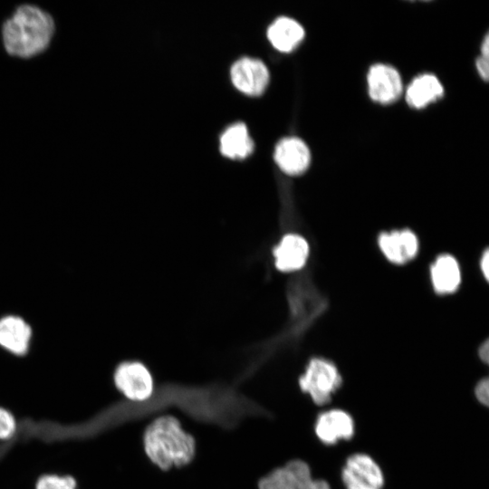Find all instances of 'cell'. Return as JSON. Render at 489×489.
Listing matches in <instances>:
<instances>
[{
  "instance_id": "1",
  "label": "cell",
  "mask_w": 489,
  "mask_h": 489,
  "mask_svg": "<svg viewBox=\"0 0 489 489\" xmlns=\"http://www.w3.org/2000/svg\"><path fill=\"white\" fill-rule=\"evenodd\" d=\"M145 456L158 469L188 465L195 458L197 442L173 415H161L148 424L142 435Z\"/></svg>"
},
{
  "instance_id": "2",
  "label": "cell",
  "mask_w": 489,
  "mask_h": 489,
  "mask_svg": "<svg viewBox=\"0 0 489 489\" xmlns=\"http://www.w3.org/2000/svg\"><path fill=\"white\" fill-rule=\"evenodd\" d=\"M53 32L54 22L48 13L34 5H21L3 25L4 46L13 56L29 58L47 48Z\"/></svg>"
},
{
  "instance_id": "3",
  "label": "cell",
  "mask_w": 489,
  "mask_h": 489,
  "mask_svg": "<svg viewBox=\"0 0 489 489\" xmlns=\"http://www.w3.org/2000/svg\"><path fill=\"white\" fill-rule=\"evenodd\" d=\"M300 389L319 406L329 404L342 384V378L333 362L321 358L311 360L298 380Z\"/></svg>"
},
{
  "instance_id": "4",
  "label": "cell",
  "mask_w": 489,
  "mask_h": 489,
  "mask_svg": "<svg viewBox=\"0 0 489 489\" xmlns=\"http://www.w3.org/2000/svg\"><path fill=\"white\" fill-rule=\"evenodd\" d=\"M340 480L344 489H383L385 486L382 467L364 452L352 453L345 459Z\"/></svg>"
},
{
  "instance_id": "5",
  "label": "cell",
  "mask_w": 489,
  "mask_h": 489,
  "mask_svg": "<svg viewBox=\"0 0 489 489\" xmlns=\"http://www.w3.org/2000/svg\"><path fill=\"white\" fill-rule=\"evenodd\" d=\"M116 389L133 403L149 400L155 390L154 379L149 369L139 361H124L113 374Z\"/></svg>"
},
{
  "instance_id": "6",
  "label": "cell",
  "mask_w": 489,
  "mask_h": 489,
  "mask_svg": "<svg viewBox=\"0 0 489 489\" xmlns=\"http://www.w3.org/2000/svg\"><path fill=\"white\" fill-rule=\"evenodd\" d=\"M313 430L315 436L321 444L331 446L352 439L356 432V423L352 415L347 410L331 408L318 414Z\"/></svg>"
},
{
  "instance_id": "7",
  "label": "cell",
  "mask_w": 489,
  "mask_h": 489,
  "mask_svg": "<svg viewBox=\"0 0 489 489\" xmlns=\"http://www.w3.org/2000/svg\"><path fill=\"white\" fill-rule=\"evenodd\" d=\"M313 478L310 465L294 458L261 477L258 489H303Z\"/></svg>"
},
{
  "instance_id": "8",
  "label": "cell",
  "mask_w": 489,
  "mask_h": 489,
  "mask_svg": "<svg viewBox=\"0 0 489 489\" xmlns=\"http://www.w3.org/2000/svg\"><path fill=\"white\" fill-rule=\"evenodd\" d=\"M231 79L240 91L254 96L261 94L266 88L269 72L262 61L243 57L232 65Z\"/></svg>"
},
{
  "instance_id": "9",
  "label": "cell",
  "mask_w": 489,
  "mask_h": 489,
  "mask_svg": "<svg viewBox=\"0 0 489 489\" xmlns=\"http://www.w3.org/2000/svg\"><path fill=\"white\" fill-rule=\"evenodd\" d=\"M370 97L381 103L396 101L402 91V82L396 69L385 64L373 65L368 74Z\"/></svg>"
},
{
  "instance_id": "10",
  "label": "cell",
  "mask_w": 489,
  "mask_h": 489,
  "mask_svg": "<svg viewBox=\"0 0 489 489\" xmlns=\"http://www.w3.org/2000/svg\"><path fill=\"white\" fill-rule=\"evenodd\" d=\"M306 144L295 137L283 139L275 148L274 159L279 168L289 175L302 173L310 163Z\"/></svg>"
},
{
  "instance_id": "11",
  "label": "cell",
  "mask_w": 489,
  "mask_h": 489,
  "mask_svg": "<svg viewBox=\"0 0 489 489\" xmlns=\"http://www.w3.org/2000/svg\"><path fill=\"white\" fill-rule=\"evenodd\" d=\"M379 244L384 255L396 264L411 260L418 249L417 238L409 230L383 233L379 237Z\"/></svg>"
},
{
  "instance_id": "12",
  "label": "cell",
  "mask_w": 489,
  "mask_h": 489,
  "mask_svg": "<svg viewBox=\"0 0 489 489\" xmlns=\"http://www.w3.org/2000/svg\"><path fill=\"white\" fill-rule=\"evenodd\" d=\"M31 336V327L21 317L8 315L0 319V345L13 354H25Z\"/></svg>"
},
{
  "instance_id": "13",
  "label": "cell",
  "mask_w": 489,
  "mask_h": 489,
  "mask_svg": "<svg viewBox=\"0 0 489 489\" xmlns=\"http://www.w3.org/2000/svg\"><path fill=\"white\" fill-rule=\"evenodd\" d=\"M275 265L283 272L302 268L309 254L306 240L298 235H285L274 250Z\"/></svg>"
},
{
  "instance_id": "14",
  "label": "cell",
  "mask_w": 489,
  "mask_h": 489,
  "mask_svg": "<svg viewBox=\"0 0 489 489\" xmlns=\"http://www.w3.org/2000/svg\"><path fill=\"white\" fill-rule=\"evenodd\" d=\"M431 280L435 291L439 294L455 292L461 282L457 261L451 254L439 255L431 266Z\"/></svg>"
},
{
  "instance_id": "15",
  "label": "cell",
  "mask_w": 489,
  "mask_h": 489,
  "mask_svg": "<svg viewBox=\"0 0 489 489\" xmlns=\"http://www.w3.org/2000/svg\"><path fill=\"white\" fill-rule=\"evenodd\" d=\"M444 88L439 80L430 73L415 78L407 89V101L414 108H423L443 96Z\"/></svg>"
},
{
  "instance_id": "16",
  "label": "cell",
  "mask_w": 489,
  "mask_h": 489,
  "mask_svg": "<svg viewBox=\"0 0 489 489\" xmlns=\"http://www.w3.org/2000/svg\"><path fill=\"white\" fill-rule=\"evenodd\" d=\"M268 39L281 52H290L302 40L304 31L295 20L282 16L268 28Z\"/></svg>"
},
{
  "instance_id": "17",
  "label": "cell",
  "mask_w": 489,
  "mask_h": 489,
  "mask_svg": "<svg viewBox=\"0 0 489 489\" xmlns=\"http://www.w3.org/2000/svg\"><path fill=\"white\" fill-rule=\"evenodd\" d=\"M254 142L246 126L236 122L229 126L221 135L220 151L230 158H244L252 153Z\"/></svg>"
},
{
  "instance_id": "18",
  "label": "cell",
  "mask_w": 489,
  "mask_h": 489,
  "mask_svg": "<svg viewBox=\"0 0 489 489\" xmlns=\"http://www.w3.org/2000/svg\"><path fill=\"white\" fill-rule=\"evenodd\" d=\"M479 356L489 366V339L480 346ZM475 393L483 405L489 407V376L477 383Z\"/></svg>"
},
{
  "instance_id": "19",
  "label": "cell",
  "mask_w": 489,
  "mask_h": 489,
  "mask_svg": "<svg viewBox=\"0 0 489 489\" xmlns=\"http://www.w3.org/2000/svg\"><path fill=\"white\" fill-rule=\"evenodd\" d=\"M76 486L72 476L44 475L38 480L36 489H76Z\"/></svg>"
},
{
  "instance_id": "20",
  "label": "cell",
  "mask_w": 489,
  "mask_h": 489,
  "mask_svg": "<svg viewBox=\"0 0 489 489\" xmlns=\"http://www.w3.org/2000/svg\"><path fill=\"white\" fill-rule=\"evenodd\" d=\"M15 430V421L11 413L0 408V439L10 437Z\"/></svg>"
},
{
  "instance_id": "21",
  "label": "cell",
  "mask_w": 489,
  "mask_h": 489,
  "mask_svg": "<svg viewBox=\"0 0 489 489\" xmlns=\"http://www.w3.org/2000/svg\"><path fill=\"white\" fill-rule=\"evenodd\" d=\"M475 68L479 76L489 82V57L479 55L475 60Z\"/></svg>"
},
{
  "instance_id": "22",
  "label": "cell",
  "mask_w": 489,
  "mask_h": 489,
  "mask_svg": "<svg viewBox=\"0 0 489 489\" xmlns=\"http://www.w3.org/2000/svg\"><path fill=\"white\" fill-rule=\"evenodd\" d=\"M303 489H331V486L327 480L313 477Z\"/></svg>"
},
{
  "instance_id": "23",
  "label": "cell",
  "mask_w": 489,
  "mask_h": 489,
  "mask_svg": "<svg viewBox=\"0 0 489 489\" xmlns=\"http://www.w3.org/2000/svg\"><path fill=\"white\" fill-rule=\"evenodd\" d=\"M480 264L483 274L489 283V248L483 253Z\"/></svg>"
},
{
  "instance_id": "24",
  "label": "cell",
  "mask_w": 489,
  "mask_h": 489,
  "mask_svg": "<svg viewBox=\"0 0 489 489\" xmlns=\"http://www.w3.org/2000/svg\"><path fill=\"white\" fill-rule=\"evenodd\" d=\"M480 55L489 57V31L484 36L480 47Z\"/></svg>"
}]
</instances>
